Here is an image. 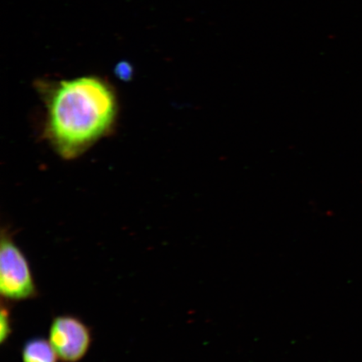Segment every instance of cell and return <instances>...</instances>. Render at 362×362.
I'll use <instances>...</instances> for the list:
<instances>
[{"label": "cell", "instance_id": "1", "mask_svg": "<svg viewBox=\"0 0 362 362\" xmlns=\"http://www.w3.org/2000/svg\"><path fill=\"white\" fill-rule=\"evenodd\" d=\"M42 89L47 107L45 135L63 158L78 157L112 128L117 101L106 81L83 76Z\"/></svg>", "mask_w": 362, "mask_h": 362}, {"label": "cell", "instance_id": "2", "mask_svg": "<svg viewBox=\"0 0 362 362\" xmlns=\"http://www.w3.org/2000/svg\"><path fill=\"white\" fill-rule=\"evenodd\" d=\"M0 292L10 301L30 300L38 294L28 261L10 234L4 230L0 245Z\"/></svg>", "mask_w": 362, "mask_h": 362}, {"label": "cell", "instance_id": "3", "mask_svg": "<svg viewBox=\"0 0 362 362\" xmlns=\"http://www.w3.org/2000/svg\"><path fill=\"white\" fill-rule=\"evenodd\" d=\"M49 342L62 362H78L87 354L92 334L83 321L71 315L53 320L49 332Z\"/></svg>", "mask_w": 362, "mask_h": 362}, {"label": "cell", "instance_id": "4", "mask_svg": "<svg viewBox=\"0 0 362 362\" xmlns=\"http://www.w3.org/2000/svg\"><path fill=\"white\" fill-rule=\"evenodd\" d=\"M57 359L51 343L44 339H30L23 347V362H57Z\"/></svg>", "mask_w": 362, "mask_h": 362}, {"label": "cell", "instance_id": "5", "mask_svg": "<svg viewBox=\"0 0 362 362\" xmlns=\"http://www.w3.org/2000/svg\"><path fill=\"white\" fill-rule=\"evenodd\" d=\"M0 321H1L0 322V342L3 344L6 342L11 333L10 310L7 306L4 305V303H2Z\"/></svg>", "mask_w": 362, "mask_h": 362}, {"label": "cell", "instance_id": "6", "mask_svg": "<svg viewBox=\"0 0 362 362\" xmlns=\"http://www.w3.org/2000/svg\"><path fill=\"white\" fill-rule=\"evenodd\" d=\"M117 74L120 76V78H127L131 74V68L127 63H121L119 66L117 67Z\"/></svg>", "mask_w": 362, "mask_h": 362}]
</instances>
